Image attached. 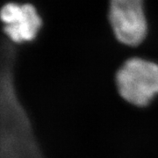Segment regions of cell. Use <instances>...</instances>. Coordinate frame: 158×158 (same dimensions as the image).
<instances>
[{
	"label": "cell",
	"mask_w": 158,
	"mask_h": 158,
	"mask_svg": "<svg viewBox=\"0 0 158 158\" xmlns=\"http://www.w3.org/2000/svg\"><path fill=\"white\" fill-rule=\"evenodd\" d=\"M115 86L128 104L148 106L158 96V63L140 57L125 61L115 74Z\"/></svg>",
	"instance_id": "obj_1"
},
{
	"label": "cell",
	"mask_w": 158,
	"mask_h": 158,
	"mask_svg": "<svg viewBox=\"0 0 158 158\" xmlns=\"http://www.w3.org/2000/svg\"><path fill=\"white\" fill-rule=\"evenodd\" d=\"M4 33L14 43L34 40L42 26V19L31 4L7 3L1 9Z\"/></svg>",
	"instance_id": "obj_3"
},
{
	"label": "cell",
	"mask_w": 158,
	"mask_h": 158,
	"mask_svg": "<svg viewBox=\"0 0 158 158\" xmlns=\"http://www.w3.org/2000/svg\"><path fill=\"white\" fill-rule=\"evenodd\" d=\"M109 21L116 39L124 45L136 47L147 36L143 0H110Z\"/></svg>",
	"instance_id": "obj_2"
}]
</instances>
